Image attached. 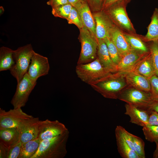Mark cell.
<instances>
[{
    "label": "cell",
    "instance_id": "cell-6",
    "mask_svg": "<svg viewBox=\"0 0 158 158\" xmlns=\"http://www.w3.org/2000/svg\"><path fill=\"white\" fill-rule=\"evenodd\" d=\"M79 30L81 49L77 64L87 63L95 59L98 46L97 38L85 28L84 27Z\"/></svg>",
    "mask_w": 158,
    "mask_h": 158
},
{
    "label": "cell",
    "instance_id": "cell-24",
    "mask_svg": "<svg viewBox=\"0 0 158 158\" xmlns=\"http://www.w3.org/2000/svg\"><path fill=\"white\" fill-rule=\"evenodd\" d=\"M131 48L141 53L148 54L150 52L149 47L145 43L142 36L124 33Z\"/></svg>",
    "mask_w": 158,
    "mask_h": 158
},
{
    "label": "cell",
    "instance_id": "cell-34",
    "mask_svg": "<svg viewBox=\"0 0 158 158\" xmlns=\"http://www.w3.org/2000/svg\"><path fill=\"white\" fill-rule=\"evenodd\" d=\"M22 145L20 141L16 145L9 148L7 158H18Z\"/></svg>",
    "mask_w": 158,
    "mask_h": 158
},
{
    "label": "cell",
    "instance_id": "cell-15",
    "mask_svg": "<svg viewBox=\"0 0 158 158\" xmlns=\"http://www.w3.org/2000/svg\"><path fill=\"white\" fill-rule=\"evenodd\" d=\"M125 107L124 114L130 117V122L143 127L148 125L150 111L141 109L127 103Z\"/></svg>",
    "mask_w": 158,
    "mask_h": 158
},
{
    "label": "cell",
    "instance_id": "cell-38",
    "mask_svg": "<svg viewBox=\"0 0 158 158\" xmlns=\"http://www.w3.org/2000/svg\"><path fill=\"white\" fill-rule=\"evenodd\" d=\"M131 1V0H103L101 10H103L112 4L117 1H123L127 4Z\"/></svg>",
    "mask_w": 158,
    "mask_h": 158
},
{
    "label": "cell",
    "instance_id": "cell-1",
    "mask_svg": "<svg viewBox=\"0 0 158 158\" xmlns=\"http://www.w3.org/2000/svg\"><path fill=\"white\" fill-rule=\"evenodd\" d=\"M126 73L118 71L110 73L90 85L105 98L118 99L121 92L128 86L125 78Z\"/></svg>",
    "mask_w": 158,
    "mask_h": 158
},
{
    "label": "cell",
    "instance_id": "cell-41",
    "mask_svg": "<svg viewBox=\"0 0 158 158\" xmlns=\"http://www.w3.org/2000/svg\"><path fill=\"white\" fill-rule=\"evenodd\" d=\"M152 110L158 113V102L154 101L151 105L149 110Z\"/></svg>",
    "mask_w": 158,
    "mask_h": 158
},
{
    "label": "cell",
    "instance_id": "cell-10",
    "mask_svg": "<svg viewBox=\"0 0 158 158\" xmlns=\"http://www.w3.org/2000/svg\"><path fill=\"white\" fill-rule=\"evenodd\" d=\"M69 131L65 125L58 120L40 121L37 138L41 141L54 138Z\"/></svg>",
    "mask_w": 158,
    "mask_h": 158
},
{
    "label": "cell",
    "instance_id": "cell-31",
    "mask_svg": "<svg viewBox=\"0 0 158 158\" xmlns=\"http://www.w3.org/2000/svg\"><path fill=\"white\" fill-rule=\"evenodd\" d=\"M135 152L140 158H145V142L140 138L131 134Z\"/></svg>",
    "mask_w": 158,
    "mask_h": 158
},
{
    "label": "cell",
    "instance_id": "cell-37",
    "mask_svg": "<svg viewBox=\"0 0 158 158\" xmlns=\"http://www.w3.org/2000/svg\"><path fill=\"white\" fill-rule=\"evenodd\" d=\"M47 4L51 6L52 8L69 3L68 0H49Z\"/></svg>",
    "mask_w": 158,
    "mask_h": 158
},
{
    "label": "cell",
    "instance_id": "cell-21",
    "mask_svg": "<svg viewBox=\"0 0 158 158\" xmlns=\"http://www.w3.org/2000/svg\"><path fill=\"white\" fill-rule=\"evenodd\" d=\"M132 71L150 79L155 75L150 52L141 59Z\"/></svg>",
    "mask_w": 158,
    "mask_h": 158
},
{
    "label": "cell",
    "instance_id": "cell-33",
    "mask_svg": "<svg viewBox=\"0 0 158 158\" xmlns=\"http://www.w3.org/2000/svg\"><path fill=\"white\" fill-rule=\"evenodd\" d=\"M150 80L151 97L154 101L158 102V77L155 75L150 79Z\"/></svg>",
    "mask_w": 158,
    "mask_h": 158
},
{
    "label": "cell",
    "instance_id": "cell-29",
    "mask_svg": "<svg viewBox=\"0 0 158 158\" xmlns=\"http://www.w3.org/2000/svg\"><path fill=\"white\" fill-rule=\"evenodd\" d=\"M73 6L70 4L52 8L51 13L55 17L67 20Z\"/></svg>",
    "mask_w": 158,
    "mask_h": 158
},
{
    "label": "cell",
    "instance_id": "cell-4",
    "mask_svg": "<svg viewBox=\"0 0 158 158\" xmlns=\"http://www.w3.org/2000/svg\"><path fill=\"white\" fill-rule=\"evenodd\" d=\"M34 51L31 44L20 47L13 50L15 63L10 71L17 83L27 73Z\"/></svg>",
    "mask_w": 158,
    "mask_h": 158
},
{
    "label": "cell",
    "instance_id": "cell-8",
    "mask_svg": "<svg viewBox=\"0 0 158 158\" xmlns=\"http://www.w3.org/2000/svg\"><path fill=\"white\" fill-rule=\"evenodd\" d=\"M37 81L32 79L27 73L17 83L16 89L11 103L13 108L24 107L29 97L36 85Z\"/></svg>",
    "mask_w": 158,
    "mask_h": 158
},
{
    "label": "cell",
    "instance_id": "cell-7",
    "mask_svg": "<svg viewBox=\"0 0 158 158\" xmlns=\"http://www.w3.org/2000/svg\"><path fill=\"white\" fill-rule=\"evenodd\" d=\"M75 72L78 78L89 85L110 73L103 67L97 58L90 63L77 64Z\"/></svg>",
    "mask_w": 158,
    "mask_h": 158
},
{
    "label": "cell",
    "instance_id": "cell-18",
    "mask_svg": "<svg viewBox=\"0 0 158 158\" xmlns=\"http://www.w3.org/2000/svg\"><path fill=\"white\" fill-rule=\"evenodd\" d=\"M109 37L116 47L122 58L132 49L124 33L114 24L110 31Z\"/></svg>",
    "mask_w": 158,
    "mask_h": 158
},
{
    "label": "cell",
    "instance_id": "cell-3",
    "mask_svg": "<svg viewBox=\"0 0 158 158\" xmlns=\"http://www.w3.org/2000/svg\"><path fill=\"white\" fill-rule=\"evenodd\" d=\"M127 4L124 2H115L103 10L114 24L124 33L138 35L129 19L126 10Z\"/></svg>",
    "mask_w": 158,
    "mask_h": 158
},
{
    "label": "cell",
    "instance_id": "cell-26",
    "mask_svg": "<svg viewBox=\"0 0 158 158\" xmlns=\"http://www.w3.org/2000/svg\"><path fill=\"white\" fill-rule=\"evenodd\" d=\"M41 142L37 138L22 144L18 158H31L38 149Z\"/></svg>",
    "mask_w": 158,
    "mask_h": 158
},
{
    "label": "cell",
    "instance_id": "cell-17",
    "mask_svg": "<svg viewBox=\"0 0 158 158\" xmlns=\"http://www.w3.org/2000/svg\"><path fill=\"white\" fill-rule=\"evenodd\" d=\"M97 58L103 67L110 73L118 72L117 65L111 60L107 45L103 39H97Z\"/></svg>",
    "mask_w": 158,
    "mask_h": 158
},
{
    "label": "cell",
    "instance_id": "cell-39",
    "mask_svg": "<svg viewBox=\"0 0 158 158\" xmlns=\"http://www.w3.org/2000/svg\"><path fill=\"white\" fill-rule=\"evenodd\" d=\"M9 148L0 142V158H7Z\"/></svg>",
    "mask_w": 158,
    "mask_h": 158
},
{
    "label": "cell",
    "instance_id": "cell-36",
    "mask_svg": "<svg viewBox=\"0 0 158 158\" xmlns=\"http://www.w3.org/2000/svg\"><path fill=\"white\" fill-rule=\"evenodd\" d=\"M158 126V113L155 111H150L148 125Z\"/></svg>",
    "mask_w": 158,
    "mask_h": 158
},
{
    "label": "cell",
    "instance_id": "cell-11",
    "mask_svg": "<svg viewBox=\"0 0 158 158\" xmlns=\"http://www.w3.org/2000/svg\"><path fill=\"white\" fill-rule=\"evenodd\" d=\"M49 69L48 58L34 51L27 72L29 76L37 81L40 77L48 74Z\"/></svg>",
    "mask_w": 158,
    "mask_h": 158
},
{
    "label": "cell",
    "instance_id": "cell-16",
    "mask_svg": "<svg viewBox=\"0 0 158 158\" xmlns=\"http://www.w3.org/2000/svg\"><path fill=\"white\" fill-rule=\"evenodd\" d=\"M75 7L77 10L84 27L96 38L95 22L91 10L86 0L77 5Z\"/></svg>",
    "mask_w": 158,
    "mask_h": 158
},
{
    "label": "cell",
    "instance_id": "cell-28",
    "mask_svg": "<svg viewBox=\"0 0 158 158\" xmlns=\"http://www.w3.org/2000/svg\"><path fill=\"white\" fill-rule=\"evenodd\" d=\"M142 130L147 141L152 142L158 141V126L147 125L143 127Z\"/></svg>",
    "mask_w": 158,
    "mask_h": 158
},
{
    "label": "cell",
    "instance_id": "cell-23",
    "mask_svg": "<svg viewBox=\"0 0 158 158\" xmlns=\"http://www.w3.org/2000/svg\"><path fill=\"white\" fill-rule=\"evenodd\" d=\"M13 50L3 46L0 48V71L10 70L15 63Z\"/></svg>",
    "mask_w": 158,
    "mask_h": 158
},
{
    "label": "cell",
    "instance_id": "cell-12",
    "mask_svg": "<svg viewBox=\"0 0 158 158\" xmlns=\"http://www.w3.org/2000/svg\"><path fill=\"white\" fill-rule=\"evenodd\" d=\"M93 15L95 22L97 39L103 40L109 37L110 31L114 24L110 18L102 10L93 12Z\"/></svg>",
    "mask_w": 158,
    "mask_h": 158
},
{
    "label": "cell",
    "instance_id": "cell-9",
    "mask_svg": "<svg viewBox=\"0 0 158 158\" xmlns=\"http://www.w3.org/2000/svg\"><path fill=\"white\" fill-rule=\"evenodd\" d=\"M33 117L24 112L21 108H13L8 111L0 108V129L18 128L24 121Z\"/></svg>",
    "mask_w": 158,
    "mask_h": 158
},
{
    "label": "cell",
    "instance_id": "cell-32",
    "mask_svg": "<svg viewBox=\"0 0 158 158\" xmlns=\"http://www.w3.org/2000/svg\"><path fill=\"white\" fill-rule=\"evenodd\" d=\"M67 20L68 24L75 25L79 29L84 27L77 10L75 7L73 6Z\"/></svg>",
    "mask_w": 158,
    "mask_h": 158
},
{
    "label": "cell",
    "instance_id": "cell-35",
    "mask_svg": "<svg viewBox=\"0 0 158 158\" xmlns=\"http://www.w3.org/2000/svg\"><path fill=\"white\" fill-rule=\"evenodd\" d=\"M92 11H99L102 9L103 0H86Z\"/></svg>",
    "mask_w": 158,
    "mask_h": 158
},
{
    "label": "cell",
    "instance_id": "cell-30",
    "mask_svg": "<svg viewBox=\"0 0 158 158\" xmlns=\"http://www.w3.org/2000/svg\"><path fill=\"white\" fill-rule=\"evenodd\" d=\"M151 42L149 49L155 75L158 77V41Z\"/></svg>",
    "mask_w": 158,
    "mask_h": 158
},
{
    "label": "cell",
    "instance_id": "cell-20",
    "mask_svg": "<svg viewBox=\"0 0 158 158\" xmlns=\"http://www.w3.org/2000/svg\"><path fill=\"white\" fill-rule=\"evenodd\" d=\"M20 141V132L17 128L0 129V142L10 148Z\"/></svg>",
    "mask_w": 158,
    "mask_h": 158
},
{
    "label": "cell",
    "instance_id": "cell-25",
    "mask_svg": "<svg viewBox=\"0 0 158 158\" xmlns=\"http://www.w3.org/2000/svg\"><path fill=\"white\" fill-rule=\"evenodd\" d=\"M117 149L123 158H140L135 152L119 134L115 133Z\"/></svg>",
    "mask_w": 158,
    "mask_h": 158
},
{
    "label": "cell",
    "instance_id": "cell-2",
    "mask_svg": "<svg viewBox=\"0 0 158 158\" xmlns=\"http://www.w3.org/2000/svg\"><path fill=\"white\" fill-rule=\"evenodd\" d=\"M69 131L51 139L41 141L40 146L31 158H63L67 153V142Z\"/></svg>",
    "mask_w": 158,
    "mask_h": 158
},
{
    "label": "cell",
    "instance_id": "cell-22",
    "mask_svg": "<svg viewBox=\"0 0 158 158\" xmlns=\"http://www.w3.org/2000/svg\"><path fill=\"white\" fill-rule=\"evenodd\" d=\"M147 32L142 39L145 42L158 41V8H156L151 17L150 23L147 28Z\"/></svg>",
    "mask_w": 158,
    "mask_h": 158
},
{
    "label": "cell",
    "instance_id": "cell-5",
    "mask_svg": "<svg viewBox=\"0 0 158 158\" xmlns=\"http://www.w3.org/2000/svg\"><path fill=\"white\" fill-rule=\"evenodd\" d=\"M118 99L136 107L149 110L154 101L150 92H147L131 87H126L119 94Z\"/></svg>",
    "mask_w": 158,
    "mask_h": 158
},
{
    "label": "cell",
    "instance_id": "cell-27",
    "mask_svg": "<svg viewBox=\"0 0 158 158\" xmlns=\"http://www.w3.org/2000/svg\"><path fill=\"white\" fill-rule=\"evenodd\" d=\"M103 40L107 45L111 60L117 65L122 58L117 49L109 37H106Z\"/></svg>",
    "mask_w": 158,
    "mask_h": 158
},
{
    "label": "cell",
    "instance_id": "cell-40",
    "mask_svg": "<svg viewBox=\"0 0 158 158\" xmlns=\"http://www.w3.org/2000/svg\"><path fill=\"white\" fill-rule=\"evenodd\" d=\"M86 0H68L69 3L73 7H75L80 3Z\"/></svg>",
    "mask_w": 158,
    "mask_h": 158
},
{
    "label": "cell",
    "instance_id": "cell-19",
    "mask_svg": "<svg viewBox=\"0 0 158 158\" xmlns=\"http://www.w3.org/2000/svg\"><path fill=\"white\" fill-rule=\"evenodd\" d=\"M128 86L147 92H150V79L137 72L131 71L126 73L125 76Z\"/></svg>",
    "mask_w": 158,
    "mask_h": 158
},
{
    "label": "cell",
    "instance_id": "cell-13",
    "mask_svg": "<svg viewBox=\"0 0 158 158\" xmlns=\"http://www.w3.org/2000/svg\"><path fill=\"white\" fill-rule=\"evenodd\" d=\"M40 121L38 118L33 117L24 121L19 127L22 144L37 138Z\"/></svg>",
    "mask_w": 158,
    "mask_h": 158
},
{
    "label": "cell",
    "instance_id": "cell-42",
    "mask_svg": "<svg viewBox=\"0 0 158 158\" xmlns=\"http://www.w3.org/2000/svg\"><path fill=\"white\" fill-rule=\"evenodd\" d=\"M155 143L156 144V148L153 154V157L158 158V141Z\"/></svg>",
    "mask_w": 158,
    "mask_h": 158
},
{
    "label": "cell",
    "instance_id": "cell-14",
    "mask_svg": "<svg viewBox=\"0 0 158 158\" xmlns=\"http://www.w3.org/2000/svg\"><path fill=\"white\" fill-rule=\"evenodd\" d=\"M148 54L141 53L132 49L122 58L117 65L118 71L127 73L133 71L140 60Z\"/></svg>",
    "mask_w": 158,
    "mask_h": 158
},
{
    "label": "cell",
    "instance_id": "cell-43",
    "mask_svg": "<svg viewBox=\"0 0 158 158\" xmlns=\"http://www.w3.org/2000/svg\"><path fill=\"white\" fill-rule=\"evenodd\" d=\"M4 11V9L2 6L0 7V13L1 14L3 13Z\"/></svg>",
    "mask_w": 158,
    "mask_h": 158
}]
</instances>
